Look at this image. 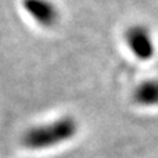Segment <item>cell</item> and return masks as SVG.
Returning a JSON list of instances; mask_svg holds the SVG:
<instances>
[{
	"instance_id": "3",
	"label": "cell",
	"mask_w": 158,
	"mask_h": 158,
	"mask_svg": "<svg viewBox=\"0 0 158 158\" xmlns=\"http://www.w3.org/2000/svg\"><path fill=\"white\" fill-rule=\"evenodd\" d=\"M23 7L29 16L44 28H50L58 21V8L50 0H23Z\"/></svg>"
},
{
	"instance_id": "2",
	"label": "cell",
	"mask_w": 158,
	"mask_h": 158,
	"mask_svg": "<svg viewBox=\"0 0 158 158\" xmlns=\"http://www.w3.org/2000/svg\"><path fill=\"white\" fill-rule=\"evenodd\" d=\"M125 42L132 54L140 61H149L156 53L153 34L150 29L142 24H136L127 29Z\"/></svg>"
},
{
	"instance_id": "4",
	"label": "cell",
	"mask_w": 158,
	"mask_h": 158,
	"mask_svg": "<svg viewBox=\"0 0 158 158\" xmlns=\"http://www.w3.org/2000/svg\"><path fill=\"white\" fill-rule=\"evenodd\" d=\"M133 100L141 107H157L158 79H148L141 82L133 91Z\"/></svg>"
},
{
	"instance_id": "1",
	"label": "cell",
	"mask_w": 158,
	"mask_h": 158,
	"mask_svg": "<svg viewBox=\"0 0 158 158\" xmlns=\"http://www.w3.org/2000/svg\"><path fill=\"white\" fill-rule=\"evenodd\" d=\"M78 123L70 116L57 118L48 124L36 125L23 136V145L31 150H42L61 145L77 135Z\"/></svg>"
}]
</instances>
